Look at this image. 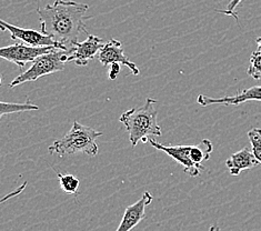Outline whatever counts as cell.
<instances>
[{
	"label": "cell",
	"instance_id": "obj_6",
	"mask_svg": "<svg viewBox=\"0 0 261 231\" xmlns=\"http://www.w3.org/2000/svg\"><path fill=\"white\" fill-rule=\"evenodd\" d=\"M150 145L156 148L157 150L165 152L173 160H176L180 166H182L184 171L188 173L190 177L195 178L200 176L201 172L206 170V168H201L195 164L194 159L191 156L192 146H164L160 142H157L153 138H150L148 141Z\"/></svg>",
	"mask_w": 261,
	"mask_h": 231
},
{
	"label": "cell",
	"instance_id": "obj_2",
	"mask_svg": "<svg viewBox=\"0 0 261 231\" xmlns=\"http://www.w3.org/2000/svg\"><path fill=\"white\" fill-rule=\"evenodd\" d=\"M157 104L156 99L147 98L142 107L132 108L120 116L119 121L125 126L129 134V140L133 148L139 142L147 143L150 138L163 135V130L157 119Z\"/></svg>",
	"mask_w": 261,
	"mask_h": 231
},
{
	"label": "cell",
	"instance_id": "obj_12",
	"mask_svg": "<svg viewBox=\"0 0 261 231\" xmlns=\"http://www.w3.org/2000/svg\"><path fill=\"white\" fill-rule=\"evenodd\" d=\"M258 165L259 162L254 158L250 149L247 147L241 149L238 152L232 153L226 161V166L229 169L230 174L234 177L239 176L241 171L252 169Z\"/></svg>",
	"mask_w": 261,
	"mask_h": 231
},
{
	"label": "cell",
	"instance_id": "obj_10",
	"mask_svg": "<svg viewBox=\"0 0 261 231\" xmlns=\"http://www.w3.org/2000/svg\"><path fill=\"white\" fill-rule=\"evenodd\" d=\"M248 101H261V86H253L239 91L237 95L222 98H213L204 95L197 97V104L201 107H208L213 105L222 106H238Z\"/></svg>",
	"mask_w": 261,
	"mask_h": 231
},
{
	"label": "cell",
	"instance_id": "obj_5",
	"mask_svg": "<svg viewBox=\"0 0 261 231\" xmlns=\"http://www.w3.org/2000/svg\"><path fill=\"white\" fill-rule=\"evenodd\" d=\"M56 47H32L22 42L0 48V58L7 60L18 67H24L28 62H33L37 57L54 50ZM58 49V48H57Z\"/></svg>",
	"mask_w": 261,
	"mask_h": 231
},
{
	"label": "cell",
	"instance_id": "obj_1",
	"mask_svg": "<svg viewBox=\"0 0 261 231\" xmlns=\"http://www.w3.org/2000/svg\"><path fill=\"white\" fill-rule=\"evenodd\" d=\"M89 6L73 0H56L51 5L37 9L41 33L51 38L64 50L70 53L79 40L89 36L86 14Z\"/></svg>",
	"mask_w": 261,
	"mask_h": 231
},
{
	"label": "cell",
	"instance_id": "obj_20",
	"mask_svg": "<svg viewBox=\"0 0 261 231\" xmlns=\"http://www.w3.org/2000/svg\"><path fill=\"white\" fill-rule=\"evenodd\" d=\"M0 86H2V77H0Z\"/></svg>",
	"mask_w": 261,
	"mask_h": 231
},
{
	"label": "cell",
	"instance_id": "obj_13",
	"mask_svg": "<svg viewBox=\"0 0 261 231\" xmlns=\"http://www.w3.org/2000/svg\"><path fill=\"white\" fill-rule=\"evenodd\" d=\"M57 177L60 184V188L63 189L66 193H69V195H77L79 187H80V180L74 177L73 174L70 173H57Z\"/></svg>",
	"mask_w": 261,
	"mask_h": 231
},
{
	"label": "cell",
	"instance_id": "obj_9",
	"mask_svg": "<svg viewBox=\"0 0 261 231\" xmlns=\"http://www.w3.org/2000/svg\"><path fill=\"white\" fill-rule=\"evenodd\" d=\"M103 46V41L98 36L89 35L84 41L78 42L67 56V64L73 61L77 66H87L95 59Z\"/></svg>",
	"mask_w": 261,
	"mask_h": 231
},
{
	"label": "cell",
	"instance_id": "obj_16",
	"mask_svg": "<svg viewBox=\"0 0 261 231\" xmlns=\"http://www.w3.org/2000/svg\"><path fill=\"white\" fill-rule=\"evenodd\" d=\"M242 0H230V3L228 4V6L226 7L225 10H218V12L222 15L226 16H231L232 18H234L236 20L238 21V14H237V7L241 4Z\"/></svg>",
	"mask_w": 261,
	"mask_h": 231
},
{
	"label": "cell",
	"instance_id": "obj_7",
	"mask_svg": "<svg viewBox=\"0 0 261 231\" xmlns=\"http://www.w3.org/2000/svg\"><path fill=\"white\" fill-rule=\"evenodd\" d=\"M0 30L9 31L10 38L12 40H18L19 42L24 43V45H28L32 47L54 46L58 49H63L51 38H49L48 36L43 35L42 33H38V31L33 30V29H24L21 27L14 26V24L3 20L2 18H0Z\"/></svg>",
	"mask_w": 261,
	"mask_h": 231
},
{
	"label": "cell",
	"instance_id": "obj_15",
	"mask_svg": "<svg viewBox=\"0 0 261 231\" xmlns=\"http://www.w3.org/2000/svg\"><path fill=\"white\" fill-rule=\"evenodd\" d=\"M248 76L254 80L261 79V53L256 50L250 55L249 67L247 69Z\"/></svg>",
	"mask_w": 261,
	"mask_h": 231
},
{
	"label": "cell",
	"instance_id": "obj_8",
	"mask_svg": "<svg viewBox=\"0 0 261 231\" xmlns=\"http://www.w3.org/2000/svg\"><path fill=\"white\" fill-rule=\"evenodd\" d=\"M97 57L105 67L113 64H120L128 67L129 70L135 76H138L140 73L139 68L135 65V62L130 61V59L125 55V52H123L122 43L117 39H110L108 42L103 43Z\"/></svg>",
	"mask_w": 261,
	"mask_h": 231
},
{
	"label": "cell",
	"instance_id": "obj_19",
	"mask_svg": "<svg viewBox=\"0 0 261 231\" xmlns=\"http://www.w3.org/2000/svg\"><path fill=\"white\" fill-rule=\"evenodd\" d=\"M209 231H220V227L219 226H216V224H214V226H211Z\"/></svg>",
	"mask_w": 261,
	"mask_h": 231
},
{
	"label": "cell",
	"instance_id": "obj_14",
	"mask_svg": "<svg viewBox=\"0 0 261 231\" xmlns=\"http://www.w3.org/2000/svg\"><path fill=\"white\" fill-rule=\"evenodd\" d=\"M248 138L251 145V152L261 165V128H252L248 131Z\"/></svg>",
	"mask_w": 261,
	"mask_h": 231
},
{
	"label": "cell",
	"instance_id": "obj_11",
	"mask_svg": "<svg viewBox=\"0 0 261 231\" xmlns=\"http://www.w3.org/2000/svg\"><path fill=\"white\" fill-rule=\"evenodd\" d=\"M153 200L152 195L146 191L138 201L130 204L126 208L125 214L116 231H130L146 218V208Z\"/></svg>",
	"mask_w": 261,
	"mask_h": 231
},
{
	"label": "cell",
	"instance_id": "obj_4",
	"mask_svg": "<svg viewBox=\"0 0 261 231\" xmlns=\"http://www.w3.org/2000/svg\"><path fill=\"white\" fill-rule=\"evenodd\" d=\"M68 52L64 49H54L47 54H43L37 57L32 66L26 71L21 72L9 84L10 88H16L24 83H32V81L38 80L39 78L51 74L65 69V64H67Z\"/></svg>",
	"mask_w": 261,
	"mask_h": 231
},
{
	"label": "cell",
	"instance_id": "obj_18",
	"mask_svg": "<svg viewBox=\"0 0 261 231\" xmlns=\"http://www.w3.org/2000/svg\"><path fill=\"white\" fill-rule=\"evenodd\" d=\"M256 42H257V46H258V52L261 53V36L259 37V38H257Z\"/></svg>",
	"mask_w": 261,
	"mask_h": 231
},
{
	"label": "cell",
	"instance_id": "obj_3",
	"mask_svg": "<svg viewBox=\"0 0 261 231\" xmlns=\"http://www.w3.org/2000/svg\"><path fill=\"white\" fill-rule=\"evenodd\" d=\"M100 136H102L101 131L74 121L71 129L63 138L55 140L48 148V151L50 155H59L61 157L76 153H86L90 157H96L99 152L96 140Z\"/></svg>",
	"mask_w": 261,
	"mask_h": 231
},
{
	"label": "cell",
	"instance_id": "obj_17",
	"mask_svg": "<svg viewBox=\"0 0 261 231\" xmlns=\"http://www.w3.org/2000/svg\"><path fill=\"white\" fill-rule=\"evenodd\" d=\"M120 73V64H113L110 65V68H109V79L110 80H116L118 74Z\"/></svg>",
	"mask_w": 261,
	"mask_h": 231
}]
</instances>
